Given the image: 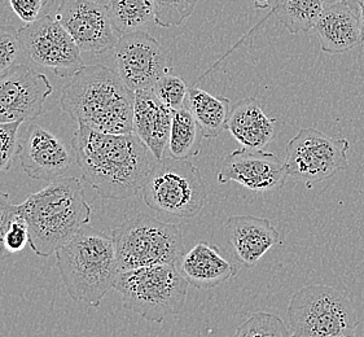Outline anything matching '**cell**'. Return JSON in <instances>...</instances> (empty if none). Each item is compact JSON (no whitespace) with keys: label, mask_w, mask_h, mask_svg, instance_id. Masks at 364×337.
<instances>
[{"label":"cell","mask_w":364,"mask_h":337,"mask_svg":"<svg viewBox=\"0 0 364 337\" xmlns=\"http://www.w3.org/2000/svg\"><path fill=\"white\" fill-rule=\"evenodd\" d=\"M56 264L69 296L91 308L102 305L119 274L112 235L88 225L56 250Z\"/></svg>","instance_id":"cell-4"},{"label":"cell","mask_w":364,"mask_h":337,"mask_svg":"<svg viewBox=\"0 0 364 337\" xmlns=\"http://www.w3.org/2000/svg\"><path fill=\"white\" fill-rule=\"evenodd\" d=\"M188 286L176 264H162L119 272L113 288L127 310L149 322L162 323L182 311Z\"/></svg>","instance_id":"cell-5"},{"label":"cell","mask_w":364,"mask_h":337,"mask_svg":"<svg viewBox=\"0 0 364 337\" xmlns=\"http://www.w3.org/2000/svg\"><path fill=\"white\" fill-rule=\"evenodd\" d=\"M349 141L332 138L324 132L301 129L285 148V168L288 176L306 183H318L349 166Z\"/></svg>","instance_id":"cell-9"},{"label":"cell","mask_w":364,"mask_h":337,"mask_svg":"<svg viewBox=\"0 0 364 337\" xmlns=\"http://www.w3.org/2000/svg\"><path fill=\"white\" fill-rule=\"evenodd\" d=\"M21 122L1 124L0 122V174L6 173L14 165L18 148V130Z\"/></svg>","instance_id":"cell-29"},{"label":"cell","mask_w":364,"mask_h":337,"mask_svg":"<svg viewBox=\"0 0 364 337\" xmlns=\"http://www.w3.org/2000/svg\"><path fill=\"white\" fill-rule=\"evenodd\" d=\"M288 176L284 161L277 154L242 147L223 159L218 182H235L253 192H274L284 187Z\"/></svg>","instance_id":"cell-14"},{"label":"cell","mask_w":364,"mask_h":337,"mask_svg":"<svg viewBox=\"0 0 364 337\" xmlns=\"http://www.w3.org/2000/svg\"><path fill=\"white\" fill-rule=\"evenodd\" d=\"M113 51L116 72L134 92L154 87L173 69L165 47L143 30L121 36Z\"/></svg>","instance_id":"cell-11"},{"label":"cell","mask_w":364,"mask_h":337,"mask_svg":"<svg viewBox=\"0 0 364 337\" xmlns=\"http://www.w3.org/2000/svg\"><path fill=\"white\" fill-rule=\"evenodd\" d=\"M154 22L161 28L181 26L190 17L198 0H152Z\"/></svg>","instance_id":"cell-26"},{"label":"cell","mask_w":364,"mask_h":337,"mask_svg":"<svg viewBox=\"0 0 364 337\" xmlns=\"http://www.w3.org/2000/svg\"><path fill=\"white\" fill-rule=\"evenodd\" d=\"M345 1L358 9H360L364 6V0H345Z\"/></svg>","instance_id":"cell-34"},{"label":"cell","mask_w":364,"mask_h":337,"mask_svg":"<svg viewBox=\"0 0 364 337\" xmlns=\"http://www.w3.org/2000/svg\"><path fill=\"white\" fill-rule=\"evenodd\" d=\"M20 214L18 205L14 204L6 192L0 191V261L12 256L4 244V237L11 222Z\"/></svg>","instance_id":"cell-31"},{"label":"cell","mask_w":364,"mask_h":337,"mask_svg":"<svg viewBox=\"0 0 364 337\" xmlns=\"http://www.w3.org/2000/svg\"><path fill=\"white\" fill-rule=\"evenodd\" d=\"M72 147L85 182L104 198L136 195L159 161L135 132L110 134L78 125Z\"/></svg>","instance_id":"cell-1"},{"label":"cell","mask_w":364,"mask_h":337,"mask_svg":"<svg viewBox=\"0 0 364 337\" xmlns=\"http://www.w3.org/2000/svg\"><path fill=\"white\" fill-rule=\"evenodd\" d=\"M143 198L154 212L192 218L208 201L201 171L190 159L164 157L156 162L143 184Z\"/></svg>","instance_id":"cell-8"},{"label":"cell","mask_w":364,"mask_h":337,"mask_svg":"<svg viewBox=\"0 0 364 337\" xmlns=\"http://www.w3.org/2000/svg\"><path fill=\"white\" fill-rule=\"evenodd\" d=\"M28 223L29 245L39 257H50L70 242L91 220L83 184L78 178L58 176L18 205Z\"/></svg>","instance_id":"cell-3"},{"label":"cell","mask_w":364,"mask_h":337,"mask_svg":"<svg viewBox=\"0 0 364 337\" xmlns=\"http://www.w3.org/2000/svg\"><path fill=\"white\" fill-rule=\"evenodd\" d=\"M187 107L193 114L206 139L218 138L227 130L231 102L227 97L214 96L201 88L191 87Z\"/></svg>","instance_id":"cell-21"},{"label":"cell","mask_w":364,"mask_h":337,"mask_svg":"<svg viewBox=\"0 0 364 337\" xmlns=\"http://www.w3.org/2000/svg\"><path fill=\"white\" fill-rule=\"evenodd\" d=\"M324 4H331V3H335V1H340V0H323Z\"/></svg>","instance_id":"cell-36"},{"label":"cell","mask_w":364,"mask_h":337,"mask_svg":"<svg viewBox=\"0 0 364 337\" xmlns=\"http://www.w3.org/2000/svg\"><path fill=\"white\" fill-rule=\"evenodd\" d=\"M4 244L11 255L21 252L29 244V228L21 214H18L15 220L11 222L6 232Z\"/></svg>","instance_id":"cell-30"},{"label":"cell","mask_w":364,"mask_h":337,"mask_svg":"<svg viewBox=\"0 0 364 337\" xmlns=\"http://www.w3.org/2000/svg\"><path fill=\"white\" fill-rule=\"evenodd\" d=\"M287 316L291 336L351 337L358 313L349 297L335 287H304L291 296Z\"/></svg>","instance_id":"cell-6"},{"label":"cell","mask_w":364,"mask_h":337,"mask_svg":"<svg viewBox=\"0 0 364 337\" xmlns=\"http://www.w3.org/2000/svg\"><path fill=\"white\" fill-rule=\"evenodd\" d=\"M173 112L161 102L152 88L135 92L134 132L144 141L157 160H162L168 149Z\"/></svg>","instance_id":"cell-18"},{"label":"cell","mask_w":364,"mask_h":337,"mask_svg":"<svg viewBox=\"0 0 364 337\" xmlns=\"http://www.w3.org/2000/svg\"><path fill=\"white\" fill-rule=\"evenodd\" d=\"M55 17L80 51L102 55L113 50L118 42L108 8L96 0H60Z\"/></svg>","instance_id":"cell-13"},{"label":"cell","mask_w":364,"mask_h":337,"mask_svg":"<svg viewBox=\"0 0 364 337\" xmlns=\"http://www.w3.org/2000/svg\"><path fill=\"white\" fill-rule=\"evenodd\" d=\"M178 264L188 284L198 289L215 288L237 274V267L208 242H196L190 252L183 255Z\"/></svg>","instance_id":"cell-19"},{"label":"cell","mask_w":364,"mask_h":337,"mask_svg":"<svg viewBox=\"0 0 364 337\" xmlns=\"http://www.w3.org/2000/svg\"><path fill=\"white\" fill-rule=\"evenodd\" d=\"M28 59L23 48L18 30L14 26H0V73L12 66L23 64L22 60Z\"/></svg>","instance_id":"cell-28"},{"label":"cell","mask_w":364,"mask_h":337,"mask_svg":"<svg viewBox=\"0 0 364 337\" xmlns=\"http://www.w3.org/2000/svg\"><path fill=\"white\" fill-rule=\"evenodd\" d=\"M237 337H289L291 330L285 326L282 318L269 313H255L248 321L240 324L235 332Z\"/></svg>","instance_id":"cell-25"},{"label":"cell","mask_w":364,"mask_h":337,"mask_svg":"<svg viewBox=\"0 0 364 337\" xmlns=\"http://www.w3.org/2000/svg\"><path fill=\"white\" fill-rule=\"evenodd\" d=\"M53 0H9V6L21 21L30 23L41 16L46 15L44 9L50 7Z\"/></svg>","instance_id":"cell-32"},{"label":"cell","mask_w":364,"mask_h":337,"mask_svg":"<svg viewBox=\"0 0 364 337\" xmlns=\"http://www.w3.org/2000/svg\"><path fill=\"white\" fill-rule=\"evenodd\" d=\"M314 30L321 51L329 55L350 51L364 42L360 9L350 6L345 0L326 4Z\"/></svg>","instance_id":"cell-17"},{"label":"cell","mask_w":364,"mask_h":337,"mask_svg":"<svg viewBox=\"0 0 364 337\" xmlns=\"http://www.w3.org/2000/svg\"><path fill=\"white\" fill-rule=\"evenodd\" d=\"M119 272L151 264H176L184 255L179 226L139 214L112 231Z\"/></svg>","instance_id":"cell-7"},{"label":"cell","mask_w":364,"mask_h":337,"mask_svg":"<svg viewBox=\"0 0 364 337\" xmlns=\"http://www.w3.org/2000/svg\"><path fill=\"white\" fill-rule=\"evenodd\" d=\"M53 92L51 82L26 64L0 73V122H28L43 113L47 97Z\"/></svg>","instance_id":"cell-12"},{"label":"cell","mask_w":364,"mask_h":337,"mask_svg":"<svg viewBox=\"0 0 364 337\" xmlns=\"http://www.w3.org/2000/svg\"><path fill=\"white\" fill-rule=\"evenodd\" d=\"M203 132L188 107L173 112L168 151L174 159H192L200 154Z\"/></svg>","instance_id":"cell-22"},{"label":"cell","mask_w":364,"mask_h":337,"mask_svg":"<svg viewBox=\"0 0 364 337\" xmlns=\"http://www.w3.org/2000/svg\"><path fill=\"white\" fill-rule=\"evenodd\" d=\"M135 92L108 66L83 65L61 91L60 105L78 125L110 134L134 132Z\"/></svg>","instance_id":"cell-2"},{"label":"cell","mask_w":364,"mask_h":337,"mask_svg":"<svg viewBox=\"0 0 364 337\" xmlns=\"http://www.w3.org/2000/svg\"><path fill=\"white\" fill-rule=\"evenodd\" d=\"M225 234L237 260L248 269H253L271 248L282 244L275 226L255 215L230 217L225 222Z\"/></svg>","instance_id":"cell-16"},{"label":"cell","mask_w":364,"mask_h":337,"mask_svg":"<svg viewBox=\"0 0 364 337\" xmlns=\"http://www.w3.org/2000/svg\"><path fill=\"white\" fill-rule=\"evenodd\" d=\"M152 90L161 102L171 110L181 109L187 105L190 87L178 75L165 74Z\"/></svg>","instance_id":"cell-27"},{"label":"cell","mask_w":364,"mask_h":337,"mask_svg":"<svg viewBox=\"0 0 364 337\" xmlns=\"http://www.w3.org/2000/svg\"><path fill=\"white\" fill-rule=\"evenodd\" d=\"M253 1H255V8H258V9L269 8V3H271V0H253Z\"/></svg>","instance_id":"cell-33"},{"label":"cell","mask_w":364,"mask_h":337,"mask_svg":"<svg viewBox=\"0 0 364 337\" xmlns=\"http://www.w3.org/2000/svg\"><path fill=\"white\" fill-rule=\"evenodd\" d=\"M28 60L60 78H72L82 69L80 48L56 17L41 16L18 29Z\"/></svg>","instance_id":"cell-10"},{"label":"cell","mask_w":364,"mask_h":337,"mask_svg":"<svg viewBox=\"0 0 364 337\" xmlns=\"http://www.w3.org/2000/svg\"><path fill=\"white\" fill-rule=\"evenodd\" d=\"M360 25H362V33H363L364 39V6L360 8Z\"/></svg>","instance_id":"cell-35"},{"label":"cell","mask_w":364,"mask_h":337,"mask_svg":"<svg viewBox=\"0 0 364 337\" xmlns=\"http://www.w3.org/2000/svg\"><path fill=\"white\" fill-rule=\"evenodd\" d=\"M275 122L255 97H247L231 107L227 130L242 147L263 149L275 137Z\"/></svg>","instance_id":"cell-20"},{"label":"cell","mask_w":364,"mask_h":337,"mask_svg":"<svg viewBox=\"0 0 364 337\" xmlns=\"http://www.w3.org/2000/svg\"><path fill=\"white\" fill-rule=\"evenodd\" d=\"M17 154L26 176L46 182L63 176L73 162V154L64 140L36 124L23 132Z\"/></svg>","instance_id":"cell-15"},{"label":"cell","mask_w":364,"mask_h":337,"mask_svg":"<svg viewBox=\"0 0 364 337\" xmlns=\"http://www.w3.org/2000/svg\"><path fill=\"white\" fill-rule=\"evenodd\" d=\"M324 7L323 0H279L272 12L291 34H299L316 26Z\"/></svg>","instance_id":"cell-23"},{"label":"cell","mask_w":364,"mask_h":337,"mask_svg":"<svg viewBox=\"0 0 364 337\" xmlns=\"http://www.w3.org/2000/svg\"><path fill=\"white\" fill-rule=\"evenodd\" d=\"M107 8L118 36L136 31L146 23L154 21L152 0H109Z\"/></svg>","instance_id":"cell-24"}]
</instances>
